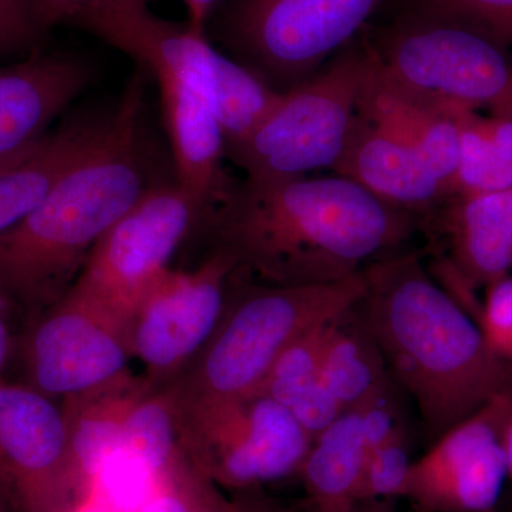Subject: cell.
Wrapping results in <instances>:
<instances>
[{"label": "cell", "mask_w": 512, "mask_h": 512, "mask_svg": "<svg viewBox=\"0 0 512 512\" xmlns=\"http://www.w3.org/2000/svg\"><path fill=\"white\" fill-rule=\"evenodd\" d=\"M205 224L214 249L231 258L234 281L311 286L352 278L397 254L416 218L333 174L244 180Z\"/></svg>", "instance_id": "6da1fadb"}, {"label": "cell", "mask_w": 512, "mask_h": 512, "mask_svg": "<svg viewBox=\"0 0 512 512\" xmlns=\"http://www.w3.org/2000/svg\"><path fill=\"white\" fill-rule=\"evenodd\" d=\"M365 279L356 311L433 436L512 396V362L490 348L477 320L419 254L386 256L367 266Z\"/></svg>", "instance_id": "7a4b0ae2"}, {"label": "cell", "mask_w": 512, "mask_h": 512, "mask_svg": "<svg viewBox=\"0 0 512 512\" xmlns=\"http://www.w3.org/2000/svg\"><path fill=\"white\" fill-rule=\"evenodd\" d=\"M143 73L128 84L99 144L19 224L0 235V292L43 312L72 288L107 231L151 187L143 144Z\"/></svg>", "instance_id": "3957f363"}, {"label": "cell", "mask_w": 512, "mask_h": 512, "mask_svg": "<svg viewBox=\"0 0 512 512\" xmlns=\"http://www.w3.org/2000/svg\"><path fill=\"white\" fill-rule=\"evenodd\" d=\"M86 32L126 53L156 79L177 183L201 205L207 220L234 187L222 165L227 156L212 103V42L187 23L158 18L148 0H107Z\"/></svg>", "instance_id": "277c9868"}, {"label": "cell", "mask_w": 512, "mask_h": 512, "mask_svg": "<svg viewBox=\"0 0 512 512\" xmlns=\"http://www.w3.org/2000/svg\"><path fill=\"white\" fill-rule=\"evenodd\" d=\"M362 274L326 285L276 286L231 281L220 323L191 365L173 380L191 400L252 396L299 336L342 315L363 298Z\"/></svg>", "instance_id": "5b68a950"}, {"label": "cell", "mask_w": 512, "mask_h": 512, "mask_svg": "<svg viewBox=\"0 0 512 512\" xmlns=\"http://www.w3.org/2000/svg\"><path fill=\"white\" fill-rule=\"evenodd\" d=\"M376 69L433 106L512 117V50L453 20L402 10L363 33Z\"/></svg>", "instance_id": "8992f818"}, {"label": "cell", "mask_w": 512, "mask_h": 512, "mask_svg": "<svg viewBox=\"0 0 512 512\" xmlns=\"http://www.w3.org/2000/svg\"><path fill=\"white\" fill-rule=\"evenodd\" d=\"M372 69L363 36L311 77L282 94L247 143L227 154L252 183L335 171L359 116Z\"/></svg>", "instance_id": "52a82bcc"}, {"label": "cell", "mask_w": 512, "mask_h": 512, "mask_svg": "<svg viewBox=\"0 0 512 512\" xmlns=\"http://www.w3.org/2000/svg\"><path fill=\"white\" fill-rule=\"evenodd\" d=\"M387 0H224L207 37L279 93L356 42Z\"/></svg>", "instance_id": "ba28073f"}, {"label": "cell", "mask_w": 512, "mask_h": 512, "mask_svg": "<svg viewBox=\"0 0 512 512\" xmlns=\"http://www.w3.org/2000/svg\"><path fill=\"white\" fill-rule=\"evenodd\" d=\"M177 397L181 448L221 488L249 491L299 474L313 440L284 404L259 393L191 400L177 390Z\"/></svg>", "instance_id": "9c48e42d"}, {"label": "cell", "mask_w": 512, "mask_h": 512, "mask_svg": "<svg viewBox=\"0 0 512 512\" xmlns=\"http://www.w3.org/2000/svg\"><path fill=\"white\" fill-rule=\"evenodd\" d=\"M205 221V212L180 184H156L100 239L73 286L130 323L150 285Z\"/></svg>", "instance_id": "30bf717a"}, {"label": "cell", "mask_w": 512, "mask_h": 512, "mask_svg": "<svg viewBox=\"0 0 512 512\" xmlns=\"http://www.w3.org/2000/svg\"><path fill=\"white\" fill-rule=\"evenodd\" d=\"M131 357L127 320L74 286L40 312L23 342L26 384L50 399L119 379Z\"/></svg>", "instance_id": "8fae6325"}, {"label": "cell", "mask_w": 512, "mask_h": 512, "mask_svg": "<svg viewBox=\"0 0 512 512\" xmlns=\"http://www.w3.org/2000/svg\"><path fill=\"white\" fill-rule=\"evenodd\" d=\"M234 264L218 249L192 271L165 269L141 296L128 329L131 355L153 387L173 382L211 338L231 291Z\"/></svg>", "instance_id": "7c38bea8"}, {"label": "cell", "mask_w": 512, "mask_h": 512, "mask_svg": "<svg viewBox=\"0 0 512 512\" xmlns=\"http://www.w3.org/2000/svg\"><path fill=\"white\" fill-rule=\"evenodd\" d=\"M512 396L485 404L441 434L437 443L410 466L403 498L414 512H494L507 460L505 424Z\"/></svg>", "instance_id": "4fadbf2b"}, {"label": "cell", "mask_w": 512, "mask_h": 512, "mask_svg": "<svg viewBox=\"0 0 512 512\" xmlns=\"http://www.w3.org/2000/svg\"><path fill=\"white\" fill-rule=\"evenodd\" d=\"M0 478L18 512H72L83 501L62 407L29 384L0 382Z\"/></svg>", "instance_id": "5bb4252c"}, {"label": "cell", "mask_w": 512, "mask_h": 512, "mask_svg": "<svg viewBox=\"0 0 512 512\" xmlns=\"http://www.w3.org/2000/svg\"><path fill=\"white\" fill-rule=\"evenodd\" d=\"M430 217L444 245L434 275L460 303L471 305L477 289L511 275L512 188L448 198Z\"/></svg>", "instance_id": "9a60e30c"}, {"label": "cell", "mask_w": 512, "mask_h": 512, "mask_svg": "<svg viewBox=\"0 0 512 512\" xmlns=\"http://www.w3.org/2000/svg\"><path fill=\"white\" fill-rule=\"evenodd\" d=\"M90 80L82 60L40 50L0 67V167L36 146Z\"/></svg>", "instance_id": "2e32d148"}, {"label": "cell", "mask_w": 512, "mask_h": 512, "mask_svg": "<svg viewBox=\"0 0 512 512\" xmlns=\"http://www.w3.org/2000/svg\"><path fill=\"white\" fill-rule=\"evenodd\" d=\"M333 174L355 181L380 201L414 215H430L451 197L420 154L359 116Z\"/></svg>", "instance_id": "e0dca14e"}, {"label": "cell", "mask_w": 512, "mask_h": 512, "mask_svg": "<svg viewBox=\"0 0 512 512\" xmlns=\"http://www.w3.org/2000/svg\"><path fill=\"white\" fill-rule=\"evenodd\" d=\"M359 110L367 120L420 154L453 197L460 156L461 107L433 106L404 92L382 76L372 59Z\"/></svg>", "instance_id": "ac0fdd59"}, {"label": "cell", "mask_w": 512, "mask_h": 512, "mask_svg": "<svg viewBox=\"0 0 512 512\" xmlns=\"http://www.w3.org/2000/svg\"><path fill=\"white\" fill-rule=\"evenodd\" d=\"M110 121L111 113L64 121L0 167V235L35 210L60 178L100 143Z\"/></svg>", "instance_id": "d6986e66"}, {"label": "cell", "mask_w": 512, "mask_h": 512, "mask_svg": "<svg viewBox=\"0 0 512 512\" xmlns=\"http://www.w3.org/2000/svg\"><path fill=\"white\" fill-rule=\"evenodd\" d=\"M153 389L130 372L87 392L64 397L62 413L67 447L82 498L101 463L119 448L121 431L134 404Z\"/></svg>", "instance_id": "ffe728a7"}, {"label": "cell", "mask_w": 512, "mask_h": 512, "mask_svg": "<svg viewBox=\"0 0 512 512\" xmlns=\"http://www.w3.org/2000/svg\"><path fill=\"white\" fill-rule=\"evenodd\" d=\"M369 447L359 404L319 434L301 474L312 512H335L357 504L356 493Z\"/></svg>", "instance_id": "44dd1931"}, {"label": "cell", "mask_w": 512, "mask_h": 512, "mask_svg": "<svg viewBox=\"0 0 512 512\" xmlns=\"http://www.w3.org/2000/svg\"><path fill=\"white\" fill-rule=\"evenodd\" d=\"M319 380L345 410L365 402L390 383L382 350L360 319L356 306L336 319Z\"/></svg>", "instance_id": "7402d4cb"}, {"label": "cell", "mask_w": 512, "mask_h": 512, "mask_svg": "<svg viewBox=\"0 0 512 512\" xmlns=\"http://www.w3.org/2000/svg\"><path fill=\"white\" fill-rule=\"evenodd\" d=\"M208 70L215 117L227 156L254 136L284 93L276 92L244 64L214 46L211 47Z\"/></svg>", "instance_id": "603a6c76"}, {"label": "cell", "mask_w": 512, "mask_h": 512, "mask_svg": "<svg viewBox=\"0 0 512 512\" xmlns=\"http://www.w3.org/2000/svg\"><path fill=\"white\" fill-rule=\"evenodd\" d=\"M117 450L136 457L158 478L183 456L173 382L153 387L128 414Z\"/></svg>", "instance_id": "cb8c5ba5"}, {"label": "cell", "mask_w": 512, "mask_h": 512, "mask_svg": "<svg viewBox=\"0 0 512 512\" xmlns=\"http://www.w3.org/2000/svg\"><path fill=\"white\" fill-rule=\"evenodd\" d=\"M460 156L453 197L491 194L512 188V168L488 133L480 111L460 110Z\"/></svg>", "instance_id": "d4e9b609"}, {"label": "cell", "mask_w": 512, "mask_h": 512, "mask_svg": "<svg viewBox=\"0 0 512 512\" xmlns=\"http://www.w3.org/2000/svg\"><path fill=\"white\" fill-rule=\"evenodd\" d=\"M339 316L320 323L292 342L276 359L258 393L289 409L309 387L318 383L330 333Z\"/></svg>", "instance_id": "484cf974"}, {"label": "cell", "mask_w": 512, "mask_h": 512, "mask_svg": "<svg viewBox=\"0 0 512 512\" xmlns=\"http://www.w3.org/2000/svg\"><path fill=\"white\" fill-rule=\"evenodd\" d=\"M140 512H245V498L228 500L220 485L198 470L183 451Z\"/></svg>", "instance_id": "4316f807"}, {"label": "cell", "mask_w": 512, "mask_h": 512, "mask_svg": "<svg viewBox=\"0 0 512 512\" xmlns=\"http://www.w3.org/2000/svg\"><path fill=\"white\" fill-rule=\"evenodd\" d=\"M158 481L136 457L116 450L94 474L87 497L107 512H140L156 493Z\"/></svg>", "instance_id": "83f0119b"}, {"label": "cell", "mask_w": 512, "mask_h": 512, "mask_svg": "<svg viewBox=\"0 0 512 512\" xmlns=\"http://www.w3.org/2000/svg\"><path fill=\"white\" fill-rule=\"evenodd\" d=\"M404 10L453 20L512 50V0H403Z\"/></svg>", "instance_id": "f1b7e54d"}, {"label": "cell", "mask_w": 512, "mask_h": 512, "mask_svg": "<svg viewBox=\"0 0 512 512\" xmlns=\"http://www.w3.org/2000/svg\"><path fill=\"white\" fill-rule=\"evenodd\" d=\"M410 461L409 444L404 426L399 427L392 436L367 454L365 468L357 488V503L370 501H389L402 497Z\"/></svg>", "instance_id": "f546056e"}, {"label": "cell", "mask_w": 512, "mask_h": 512, "mask_svg": "<svg viewBox=\"0 0 512 512\" xmlns=\"http://www.w3.org/2000/svg\"><path fill=\"white\" fill-rule=\"evenodd\" d=\"M490 348L512 362V275L485 288L483 303L471 313Z\"/></svg>", "instance_id": "4dcf8cb0"}, {"label": "cell", "mask_w": 512, "mask_h": 512, "mask_svg": "<svg viewBox=\"0 0 512 512\" xmlns=\"http://www.w3.org/2000/svg\"><path fill=\"white\" fill-rule=\"evenodd\" d=\"M45 32L23 0H0V57L32 55Z\"/></svg>", "instance_id": "1f68e13d"}, {"label": "cell", "mask_w": 512, "mask_h": 512, "mask_svg": "<svg viewBox=\"0 0 512 512\" xmlns=\"http://www.w3.org/2000/svg\"><path fill=\"white\" fill-rule=\"evenodd\" d=\"M303 430L315 440L340 414L346 412L339 400L320 383L313 384L289 407Z\"/></svg>", "instance_id": "d6a6232c"}, {"label": "cell", "mask_w": 512, "mask_h": 512, "mask_svg": "<svg viewBox=\"0 0 512 512\" xmlns=\"http://www.w3.org/2000/svg\"><path fill=\"white\" fill-rule=\"evenodd\" d=\"M43 30L57 25H76L97 0H23Z\"/></svg>", "instance_id": "836d02e7"}, {"label": "cell", "mask_w": 512, "mask_h": 512, "mask_svg": "<svg viewBox=\"0 0 512 512\" xmlns=\"http://www.w3.org/2000/svg\"><path fill=\"white\" fill-rule=\"evenodd\" d=\"M183 2L188 13V28L197 35L207 36L208 23L224 0H183Z\"/></svg>", "instance_id": "e575fe53"}, {"label": "cell", "mask_w": 512, "mask_h": 512, "mask_svg": "<svg viewBox=\"0 0 512 512\" xmlns=\"http://www.w3.org/2000/svg\"><path fill=\"white\" fill-rule=\"evenodd\" d=\"M485 121L495 147L512 168V117L485 116Z\"/></svg>", "instance_id": "d590c367"}, {"label": "cell", "mask_w": 512, "mask_h": 512, "mask_svg": "<svg viewBox=\"0 0 512 512\" xmlns=\"http://www.w3.org/2000/svg\"><path fill=\"white\" fill-rule=\"evenodd\" d=\"M12 305L0 292V375L8 363L10 350H12V333L9 328V306Z\"/></svg>", "instance_id": "8d00e7d4"}, {"label": "cell", "mask_w": 512, "mask_h": 512, "mask_svg": "<svg viewBox=\"0 0 512 512\" xmlns=\"http://www.w3.org/2000/svg\"><path fill=\"white\" fill-rule=\"evenodd\" d=\"M245 512H285L281 508L275 507L269 501L262 498L254 497V495L244 494Z\"/></svg>", "instance_id": "74e56055"}, {"label": "cell", "mask_w": 512, "mask_h": 512, "mask_svg": "<svg viewBox=\"0 0 512 512\" xmlns=\"http://www.w3.org/2000/svg\"><path fill=\"white\" fill-rule=\"evenodd\" d=\"M0 512H18L2 478H0Z\"/></svg>", "instance_id": "f35d334b"}, {"label": "cell", "mask_w": 512, "mask_h": 512, "mask_svg": "<svg viewBox=\"0 0 512 512\" xmlns=\"http://www.w3.org/2000/svg\"><path fill=\"white\" fill-rule=\"evenodd\" d=\"M72 512H107L96 500L92 497H86L83 501L74 507Z\"/></svg>", "instance_id": "ab89813d"}, {"label": "cell", "mask_w": 512, "mask_h": 512, "mask_svg": "<svg viewBox=\"0 0 512 512\" xmlns=\"http://www.w3.org/2000/svg\"><path fill=\"white\" fill-rule=\"evenodd\" d=\"M363 512H392L387 507L386 503L382 501H370V503H363Z\"/></svg>", "instance_id": "60d3db41"}]
</instances>
